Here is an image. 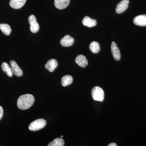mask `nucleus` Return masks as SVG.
I'll return each mask as SVG.
<instances>
[{
	"instance_id": "nucleus-22",
	"label": "nucleus",
	"mask_w": 146,
	"mask_h": 146,
	"mask_svg": "<svg viewBox=\"0 0 146 146\" xmlns=\"http://www.w3.org/2000/svg\"><path fill=\"white\" fill-rule=\"evenodd\" d=\"M60 137H61V138H63V136H60Z\"/></svg>"
},
{
	"instance_id": "nucleus-6",
	"label": "nucleus",
	"mask_w": 146,
	"mask_h": 146,
	"mask_svg": "<svg viewBox=\"0 0 146 146\" xmlns=\"http://www.w3.org/2000/svg\"><path fill=\"white\" fill-rule=\"evenodd\" d=\"M129 0H122L119 3L116 8V11L118 14L124 12L128 7Z\"/></svg>"
},
{
	"instance_id": "nucleus-20",
	"label": "nucleus",
	"mask_w": 146,
	"mask_h": 146,
	"mask_svg": "<svg viewBox=\"0 0 146 146\" xmlns=\"http://www.w3.org/2000/svg\"><path fill=\"white\" fill-rule=\"evenodd\" d=\"M3 115V110L2 106H0V120L1 119Z\"/></svg>"
},
{
	"instance_id": "nucleus-9",
	"label": "nucleus",
	"mask_w": 146,
	"mask_h": 146,
	"mask_svg": "<svg viewBox=\"0 0 146 146\" xmlns=\"http://www.w3.org/2000/svg\"><path fill=\"white\" fill-rule=\"evenodd\" d=\"M133 23L138 26H146V15L143 14L136 16L133 19Z\"/></svg>"
},
{
	"instance_id": "nucleus-1",
	"label": "nucleus",
	"mask_w": 146,
	"mask_h": 146,
	"mask_svg": "<svg viewBox=\"0 0 146 146\" xmlns=\"http://www.w3.org/2000/svg\"><path fill=\"white\" fill-rule=\"evenodd\" d=\"M35 98L31 94L22 95L17 101V106L19 109L25 110L29 109L34 104Z\"/></svg>"
},
{
	"instance_id": "nucleus-8",
	"label": "nucleus",
	"mask_w": 146,
	"mask_h": 146,
	"mask_svg": "<svg viewBox=\"0 0 146 146\" xmlns=\"http://www.w3.org/2000/svg\"><path fill=\"white\" fill-rule=\"evenodd\" d=\"M111 50L114 59L117 61L119 60L121 58V53L120 50L115 42H112L111 45Z\"/></svg>"
},
{
	"instance_id": "nucleus-2",
	"label": "nucleus",
	"mask_w": 146,
	"mask_h": 146,
	"mask_svg": "<svg viewBox=\"0 0 146 146\" xmlns=\"http://www.w3.org/2000/svg\"><path fill=\"white\" fill-rule=\"evenodd\" d=\"M91 95L94 100L102 102L104 100V91L99 86H95L92 89Z\"/></svg>"
},
{
	"instance_id": "nucleus-17",
	"label": "nucleus",
	"mask_w": 146,
	"mask_h": 146,
	"mask_svg": "<svg viewBox=\"0 0 146 146\" xmlns=\"http://www.w3.org/2000/svg\"><path fill=\"white\" fill-rule=\"evenodd\" d=\"M89 49L93 53H98L100 50V44L96 42H91L89 45Z\"/></svg>"
},
{
	"instance_id": "nucleus-21",
	"label": "nucleus",
	"mask_w": 146,
	"mask_h": 146,
	"mask_svg": "<svg viewBox=\"0 0 146 146\" xmlns=\"http://www.w3.org/2000/svg\"><path fill=\"white\" fill-rule=\"evenodd\" d=\"M117 144L115 143H111L109 145H108V146H117Z\"/></svg>"
},
{
	"instance_id": "nucleus-5",
	"label": "nucleus",
	"mask_w": 146,
	"mask_h": 146,
	"mask_svg": "<svg viewBox=\"0 0 146 146\" xmlns=\"http://www.w3.org/2000/svg\"><path fill=\"white\" fill-rule=\"evenodd\" d=\"M10 65L12 73L14 75L17 77H21L23 76V70L18 66L16 61L13 60H11Z\"/></svg>"
},
{
	"instance_id": "nucleus-15",
	"label": "nucleus",
	"mask_w": 146,
	"mask_h": 146,
	"mask_svg": "<svg viewBox=\"0 0 146 146\" xmlns=\"http://www.w3.org/2000/svg\"><path fill=\"white\" fill-rule=\"evenodd\" d=\"M73 79L70 75L64 76L61 79V84L62 86H66L70 85L72 83Z\"/></svg>"
},
{
	"instance_id": "nucleus-18",
	"label": "nucleus",
	"mask_w": 146,
	"mask_h": 146,
	"mask_svg": "<svg viewBox=\"0 0 146 146\" xmlns=\"http://www.w3.org/2000/svg\"><path fill=\"white\" fill-rule=\"evenodd\" d=\"M0 29L4 34L6 35H9L11 31L10 26L7 24H0Z\"/></svg>"
},
{
	"instance_id": "nucleus-4",
	"label": "nucleus",
	"mask_w": 146,
	"mask_h": 146,
	"mask_svg": "<svg viewBox=\"0 0 146 146\" xmlns=\"http://www.w3.org/2000/svg\"><path fill=\"white\" fill-rule=\"evenodd\" d=\"M28 21L30 24V29L33 33H36L39 30V26L38 23L36 22V17L33 15L29 16Z\"/></svg>"
},
{
	"instance_id": "nucleus-11",
	"label": "nucleus",
	"mask_w": 146,
	"mask_h": 146,
	"mask_svg": "<svg viewBox=\"0 0 146 146\" xmlns=\"http://www.w3.org/2000/svg\"><path fill=\"white\" fill-rule=\"evenodd\" d=\"M58 63L57 60L54 59H51L48 60L45 65V68L50 72H53L57 68Z\"/></svg>"
},
{
	"instance_id": "nucleus-19",
	"label": "nucleus",
	"mask_w": 146,
	"mask_h": 146,
	"mask_svg": "<svg viewBox=\"0 0 146 146\" xmlns=\"http://www.w3.org/2000/svg\"><path fill=\"white\" fill-rule=\"evenodd\" d=\"M65 145V142L63 138H56L50 143L48 146H63Z\"/></svg>"
},
{
	"instance_id": "nucleus-13",
	"label": "nucleus",
	"mask_w": 146,
	"mask_h": 146,
	"mask_svg": "<svg viewBox=\"0 0 146 146\" xmlns=\"http://www.w3.org/2000/svg\"><path fill=\"white\" fill-rule=\"evenodd\" d=\"M26 1L27 0H10L9 5L12 8L18 9L25 5Z\"/></svg>"
},
{
	"instance_id": "nucleus-7",
	"label": "nucleus",
	"mask_w": 146,
	"mask_h": 146,
	"mask_svg": "<svg viewBox=\"0 0 146 146\" xmlns=\"http://www.w3.org/2000/svg\"><path fill=\"white\" fill-rule=\"evenodd\" d=\"M74 42V39L70 35H66L61 39L60 44L63 47H70L72 46Z\"/></svg>"
},
{
	"instance_id": "nucleus-16",
	"label": "nucleus",
	"mask_w": 146,
	"mask_h": 146,
	"mask_svg": "<svg viewBox=\"0 0 146 146\" xmlns=\"http://www.w3.org/2000/svg\"><path fill=\"white\" fill-rule=\"evenodd\" d=\"M1 68L3 71L6 73L9 77H11L13 76V73L11 70V68L8 65V63L3 62L1 65Z\"/></svg>"
},
{
	"instance_id": "nucleus-12",
	"label": "nucleus",
	"mask_w": 146,
	"mask_h": 146,
	"mask_svg": "<svg viewBox=\"0 0 146 146\" xmlns=\"http://www.w3.org/2000/svg\"><path fill=\"white\" fill-rule=\"evenodd\" d=\"M70 0H54V5L56 8L63 9L66 8L70 4Z\"/></svg>"
},
{
	"instance_id": "nucleus-14",
	"label": "nucleus",
	"mask_w": 146,
	"mask_h": 146,
	"mask_svg": "<svg viewBox=\"0 0 146 146\" xmlns=\"http://www.w3.org/2000/svg\"><path fill=\"white\" fill-rule=\"evenodd\" d=\"M82 23L84 25L88 27H92L96 26L97 24V21L94 19H91L88 16H85L82 20Z\"/></svg>"
},
{
	"instance_id": "nucleus-10",
	"label": "nucleus",
	"mask_w": 146,
	"mask_h": 146,
	"mask_svg": "<svg viewBox=\"0 0 146 146\" xmlns=\"http://www.w3.org/2000/svg\"><path fill=\"white\" fill-rule=\"evenodd\" d=\"M75 62L81 68H85L88 65V62L85 56L82 54L78 55L75 59Z\"/></svg>"
},
{
	"instance_id": "nucleus-3",
	"label": "nucleus",
	"mask_w": 146,
	"mask_h": 146,
	"mask_svg": "<svg viewBox=\"0 0 146 146\" xmlns=\"http://www.w3.org/2000/svg\"><path fill=\"white\" fill-rule=\"evenodd\" d=\"M46 124V120L42 119H38L31 123L29 126V129L32 131H36L42 129Z\"/></svg>"
}]
</instances>
